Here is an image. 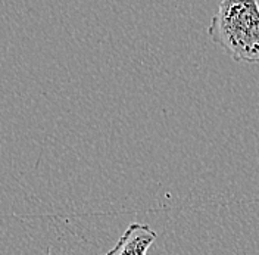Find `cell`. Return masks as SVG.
<instances>
[{
	"mask_svg": "<svg viewBox=\"0 0 259 255\" xmlns=\"http://www.w3.org/2000/svg\"><path fill=\"white\" fill-rule=\"evenodd\" d=\"M209 39L237 62L259 64V3L223 0L208 27Z\"/></svg>",
	"mask_w": 259,
	"mask_h": 255,
	"instance_id": "6da1fadb",
	"label": "cell"
},
{
	"mask_svg": "<svg viewBox=\"0 0 259 255\" xmlns=\"http://www.w3.org/2000/svg\"><path fill=\"white\" fill-rule=\"evenodd\" d=\"M156 236V232L147 224L131 223L116 245L105 255H147Z\"/></svg>",
	"mask_w": 259,
	"mask_h": 255,
	"instance_id": "7a4b0ae2",
	"label": "cell"
}]
</instances>
